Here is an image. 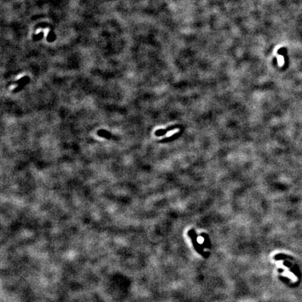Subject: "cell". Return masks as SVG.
Here are the masks:
<instances>
[{"mask_svg": "<svg viewBox=\"0 0 302 302\" xmlns=\"http://www.w3.org/2000/svg\"><path fill=\"white\" fill-rule=\"evenodd\" d=\"M188 234H189V236H190V237H191L192 242H193V244L194 247V248H195V250L197 251V252H199L200 255H203V256H204L205 258H208V254L204 252V250H203V247H202L203 246H201L200 244H199L198 242H197V234H196V233L194 232V230L193 229L190 230V231L188 232Z\"/></svg>", "mask_w": 302, "mask_h": 302, "instance_id": "1", "label": "cell"}, {"mask_svg": "<svg viewBox=\"0 0 302 302\" xmlns=\"http://www.w3.org/2000/svg\"><path fill=\"white\" fill-rule=\"evenodd\" d=\"M97 134L100 136L101 137H104V138H106L107 139H111L113 136H112V134L109 132V131H107L106 130H99L97 131Z\"/></svg>", "mask_w": 302, "mask_h": 302, "instance_id": "2", "label": "cell"}, {"mask_svg": "<svg viewBox=\"0 0 302 302\" xmlns=\"http://www.w3.org/2000/svg\"><path fill=\"white\" fill-rule=\"evenodd\" d=\"M201 236L204 238V243H203V247H204V248H209L211 243H210V240H209V238H208V235H207L204 233V234H202Z\"/></svg>", "mask_w": 302, "mask_h": 302, "instance_id": "3", "label": "cell"}]
</instances>
